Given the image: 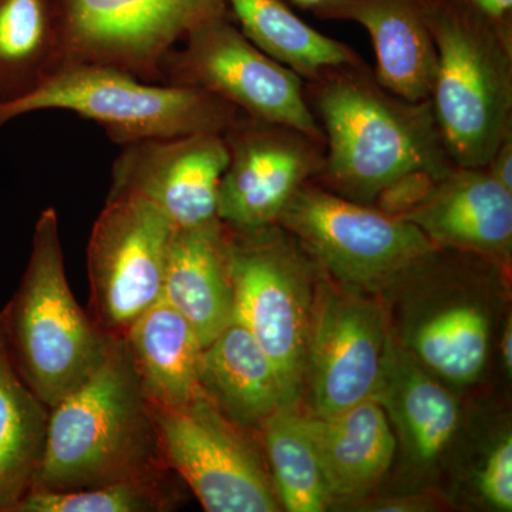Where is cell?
<instances>
[{"label":"cell","instance_id":"obj_9","mask_svg":"<svg viewBox=\"0 0 512 512\" xmlns=\"http://www.w3.org/2000/svg\"><path fill=\"white\" fill-rule=\"evenodd\" d=\"M165 466L208 512L281 510L271 476L242 427L200 394L178 407L148 403Z\"/></svg>","mask_w":512,"mask_h":512},{"label":"cell","instance_id":"obj_11","mask_svg":"<svg viewBox=\"0 0 512 512\" xmlns=\"http://www.w3.org/2000/svg\"><path fill=\"white\" fill-rule=\"evenodd\" d=\"M173 222L137 195H114L94 222L87 248L92 318L104 333L123 336L163 301Z\"/></svg>","mask_w":512,"mask_h":512},{"label":"cell","instance_id":"obj_20","mask_svg":"<svg viewBox=\"0 0 512 512\" xmlns=\"http://www.w3.org/2000/svg\"><path fill=\"white\" fill-rule=\"evenodd\" d=\"M490 336L483 303L454 293L410 308L397 343L434 376L463 386L483 373Z\"/></svg>","mask_w":512,"mask_h":512},{"label":"cell","instance_id":"obj_22","mask_svg":"<svg viewBox=\"0 0 512 512\" xmlns=\"http://www.w3.org/2000/svg\"><path fill=\"white\" fill-rule=\"evenodd\" d=\"M147 402L178 407L202 392L198 366L202 345L190 322L160 301L123 335Z\"/></svg>","mask_w":512,"mask_h":512},{"label":"cell","instance_id":"obj_7","mask_svg":"<svg viewBox=\"0 0 512 512\" xmlns=\"http://www.w3.org/2000/svg\"><path fill=\"white\" fill-rule=\"evenodd\" d=\"M225 231L234 318L272 360L293 406L305 384L316 262L281 225Z\"/></svg>","mask_w":512,"mask_h":512},{"label":"cell","instance_id":"obj_26","mask_svg":"<svg viewBox=\"0 0 512 512\" xmlns=\"http://www.w3.org/2000/svg\"><path fill=\"white\" fill-rule=\"evenodd\" d=\"M276 497L289 512H323L332 497L305 417L284 406L261 426Z\"/></svg>","mask_w":512,"mask_h":512},{"label":"cell","instance_id":"obj_18","mask_svg":"<svg viewBox=\"0 0 512 512\" xmlns=\"http://www.w3.org/2000/svg\"><path fill=\"white\" fill-rule=\"evenodd\" d=\"M305 417L332 504L366 497L386 476L396 453L389 417L376 399L332 417Z\"/></svg>","mask_w":512,"mask_h":512},{"label":"cell","instance_id":"obj_10","mask_svg":"<svg viewBox=\"0 0 512 512\" xmlns=\"http://www.w3.org/2000/svg\"><path fill=\"white\" fill-rule=\"evenodd\" d=\"M67 62L116 67L161 83L165 56L227 0H55Z\"/></svg>","mask_w":512,"mask_h":512},{"label":"cell","instance_id":"obj_23","mask_svg":"<svg viewBox=\"0 0 512 512\" xmlns=\"http://www.w3.org/2000/svg\"><path fill=\"white\" fill-rule=\"evenodd\" d=\"M49 409L16 372L0 312V512H13L35 483Z\"/></svg>","mask_w":512,"mask_h":512},{"label":"cell","instance_id":"obj_12","mask_svg":"<svg viewBox=\"0 0 512 512\" xmlns=\"http://www.w3.org/2000/svg\"><path fill=\"white\" fill-rule=\"evenodd\" d=\"M316 288L305 382L311 416L332 417L375 397L392 336L380 303L338 282Z\"/></svg>","mask_w":512,"mask_h":512},{"label":"cell","instance_id":"obj_27","mask_svg":"<svg viewBox=\"0 0 512 512\" xmlns=\"http://www.w3.org/2000/svg\"><path fill=\"white\" fill-rule=\"evenodd\" d=\"M171 471L73 491L32 488L13 512H165L178 494Z\"/></svg>","mask_w":512,"mask_h":512},{"label":"cell","instance_id":"obj_5","mask_svg":"<svg viewBox=\"0 0 512 512\" xmlns=\"http://www.w3.org/2000/svg\"><path fill=\"white\" fill-rule=\"evenodd\" d=\"M437 49L430 103L456 167H485L512 134V46L441 0H426Z\"/></svg>","mask_w":512,"mask_h":512},{"label":"cell","instance_id":"obj_16","mask_svg":"<svg viewBox=\"0 0 512 512\" xmlns=\"http://www.w3.org/2000/svg\"><path fill=\"white\" fill-rule=\"evenodd\" d=\"M315 16L362 26L375 49L377 82L404 100H430L437 49L426 0H329Z\"/></svg>","mask_w":512,"mask_h":512},{"label":"cell","instance_id":"obj_6","mask_svg":"<svg viewBox=\"0 0 512 512\" xmlns=\"http://www.w3.org/2000/svg\"><path fill=\"white\" fill-rule=\"evenodd\" d=\"M278 225L298 239L330 278L356 291L396 288L450 252L412 222L313 183L292 198Z\"/></svg>","mask_w":512,"mask_h":512},{"label":"cell","instance_id":"obj_28","mask_svg":"<svg viewBox=\"0 0 512 512\" xmlns=\"http://www.w3.org/2000/svg\"><path fill=\"white\" fill-rule=\"evenodd\" d=\"M474 490L481 503L495 511H512V437L504 431L485 451L474 473Z\"/></svg>","mask_w":512,"mask_h":512},{"label":"cell","instance_id":"obj_21","mask_svg":"<svg viewBox=\"0 0 512 512\" xmlns=\"http://www.w3.org/2000/svg\"><path fill=\"white\" fill-rule=\"evenodd\" d=\"M198 377L205 396L241 427H261L289 406L274 363L235 318L202 348Z\"/></svg>","mask_w":512,"mask_h":512},{"label":"cell","instance_id":"obj_31","mask_svg":"<svg viewBox=\"0 0 512 512\" xmlns=\"http://www.w3.org/2000/svg\"><path fill=\"white\" fill-rule=\"evenodd\" d=\"M485 168L495 181L512 191V134L500 144Z\"/></svg>","mask_w":512,"mask_h":512},{"label":"cell","instance_id":"obj_32","mask_svg":"<svg viewBox=\"0 0 512 512\" xmlns=\"http://www.w3.org/2000/svg\"><path fill=\"white\" fill-rule=\"evenodd\" d=\"M500 353L501 360H503V367L508 375L512 372V322L511 318H508V322L505 323L503 335H501L500 342Z\"/></svg>","mask_w":512,"mask_h":512},{"label":"cell","instance_id":"obj_33","mask_svg":"<svg viewBox=\"0 0 512 512\" xmlns=\"http://www.w3.org/2000/svg\"><path fill=\"white\" fill-rule=\"evenodd\" d=\"M288 5L295 6V8L312 12L313 15L319 12L329 0H285Z\"/></svg>","mask_w":512,"mask_h":512},{"label":"cell","instance_id":"obj_24","mask_svg":"<svg viewBox=\"0 0 512 512\" xmlns=\"http://www.w3.org/2000/svg\"><path fill=\"white\" fill-rule=\"evenodd\" d=\"M64 63L55 0H0V103L33 92Z\"/></svg>","mask_w":512,"mask_h":512},{"label":"cell","instance_id":"obj_30","mask_svg":"<svg viewBox=\"0 0 512 512\" xmlns=\"http://www.w3.org/2000/svg\"><path fill=\"white\" fill-rule=\"evenodd\" d=\"M348 505L355 507L350 510L366 512H431L439 511L441 507H444L439 495L430 493V491L399 495V497H363Z\"/></svg>","mask_w":512,"mask_h":512},{"label":"cell","instance_id":"obj_15","mask_svg":"<svg viewBox=\"0 0 512 512\" xmlns=\"http://www.w3.org/2000/svg\"><path fill=\"white\" fill-rule=\"evenodd\" d=\"M402 220L412 222L448 251L510 264L512 191L485 167L451 168Z\"/></svg>","mask_w":512,"mask_h":512},{"label":"cell","instance_id":"obj_19","mask_svg":"<svg viewBox=\"0 0 512 512\" xmlns=\"http://www.w3.org/2000/svg\"><path fill=\"white\" fill-rule=\"evenodd\" d=\"M163 301L190 322L202 348L234 320L227 231L220 220L175 228L165 269Z\"/></svg>","mask_w":512,"mask_h":512},{"label":"cell","instance_id":"obj_1","mask_svg":"<svg viewBox=\"0 0 512 512\" xmlns=\"http://www.w3.org/2000/svg\"><path fill=\"white\" fill-rule=\"evenodd\" d=\"M305 97L325 136V160L313 184L340 198L373 205L403 178H441L456 167L430 100L414 103L384 89L363 59L305 82Z\"/></svg>","mask_w":512,"mask_h":512},{"label":"cell","instance_id":"obj_17","mask_svg":"<svg viewBox=\"0 0 512 512\" xmlns=\"http://www.w3.org/2000/svg\"><path fill=\"white\" fill-rule=\"evenodd\" d=\"M373 399L393 424L410 466L424 473L436 467L460 429V404L393 338Z\"/></svg>","mask_w":512,"mask_h":512},{"label":"cell","instance_id":"obj_29","mask_svg":"<svg viewBox=\"0 0 512 512\" xmlns=\"http://www.w3.org/2000/svg\"><path fill=\"white\" fill-rule=\"evenodd\" d=\"M480 20L512 46V0H441Z\"/></svg>","mask_w":512,"mask_h":512},{"label":"cell","instance_id":"obj_3","mask_svg":"<svg viewBox=\"0 0 512 512\" xmlns=\"http://www.w3.org/2000/svg\"><path fill=\"white\" fill-rule=\"evenodd\" d=\"M2 316L10 360L47 409L77 389L104 355L110 335L67 284L55 208L37 218L28 268Z\"/></svg>","mask_w":512,"mask_h":512},{"label":"cell","instance_id":"obj_25","mask_svg":"<svg viewBox=\"0 0 512 512\" xmlns=\"http://www.w3.org/2000/svg\"><path fill=\"white\" fill-rule=\"evenodd\" d=\"M227 5L249 42L305 82L362 59L353 47L313 29L285 0H227Z\"/></svg>","mask_w":512,"mask_h":512},{"label":"cell","instance_id":"obj_13","mask_svg":"<svg viewBox=\"0 0 512 512\" xmlns=\"http://www.w3.org/2000/svg\"><path fill=\"white\" fill-rule=\"evenodd\" d=\"M228 164L218 188V220L232 229L278 224L282 212L318 177L325 144L295 128L239 114L222 134Z\"/></svg>","mask_w":512,"mask_h":512},{"label":"cell","instance_id":"obj_2","mask_svg":"<svg viewBox=\"0 0 512 512\" xmlns=\"http://www.w3.org/2000/svg\"><path fill=\"white\" fill-rule=\"evenodd\" d=\"M171 471L123 336L49 409L46 447L32 488L73 491ZM30 488V490H32Z\"/></svg>","mask_w":512,"mask_h":512},{"label":"cell","instance_id":"obj_4","mask_svg":"<svg viewBox=\"0 0 512 512\" xmlns=\"http://www.w3.org/2000/svg\"><path fill=\"white\" fill-rule=\"evenodd\" d=\"M42 110L73 111L123 147L154 138L224 134L242 114L195 87L146 82L116 67L77 62L64 63L26 96L0 103V128Z\"/></svg>","mask_w":512,"mask_h":512},{"label":"cell","instance_id":"obj_8","mask_svg":"<svg viewBox=\"0 0 512 512\" xmlns=\"http://www.w3.org/2000/svg\"><path fill=\"white\" fill-rule=\"evenodd\" d=\"M171 50L161 83L195 87L227 101L252 119L282 124L325 144L305 97V80L249 42L221 16L201 23Z\"/></svg>","mask_w":512,"mask_h":512},{"label":"cell","instance_id":"obj_14","mask_svg":"<svg viewBox=\"0 0 512 512\" xmlns=\"http://www.w3.org/2000/svg\"><path fill=\"white\" fill-rule=\"evenodd\" d=\"M228 164L220 133L154 138L123 147L114 161V195H137L164 212L175 228L218 220V188Z\"/></svg>","mask_w":512,"mask_h":512}]
</instances>
